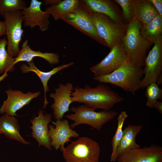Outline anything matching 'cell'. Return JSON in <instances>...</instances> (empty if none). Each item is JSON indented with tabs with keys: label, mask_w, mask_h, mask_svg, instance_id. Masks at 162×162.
Segmentation results:
<instances>
[{
	"label": "cell",
	"mask_w": 162,
	"mask_h": 162,
	"mask_svg": "<svg viewBox=\"0 0 162 162\" xmlns=\"http://www.w3.org/2000/svg\"><path fill=\"white\" fill-rule=\"evenodd\" d=\"M71 94L72 103H83L87 106L96 110H110L123 98L107 85L100 83L96 87L85 85L84 88L76 86Z\"/></svg>",
	"instance_id": "obj_1"
},
{
	"label": "cell",
	"mask_w": 162,
	"mask_h": 162,
	"mask_svg": "<svg viewBox=\"0 0 162 162\" xmlns=\"http://www.w3.org/2000/svg\"><path fill=\"white\" fill-rule=\"evenodd\" d=\"M143 75L142 68L133 64L127 59L112 72L95 76L93 79L100 83L111 84L126 92L134 94L140 89V83Z\"/></svg>",
	"instance_id": "obj_2"
},
{
	"label": "cell",
	"mask_w": 162,
	"mask_h": 162,
	"mask_svg": "<svg viewBox=\"0 0 162 162\" xmlns=\"http://www.w3.org/2000/svg\"><path fill=\"white\" fill-rule=\"evenodd\" d=\"M142 25L134 18L127 24L122 40L127 59L133 64L142 68L146 54L152 44L141 35Z\"/></svg>",
	"instance_id": "obj_3"
},
{
	"label": "cell",
	"mask_w": 162,
	"mask_h": 162,
	"mask_svg": "<svg viewBox=\"0 0 162 162\" xmlns=\"http://www.w3.org/2000/svg\"><path fill=\"white\" fill-rule=\"evenodd\" d=\"M62 152L66 162H98L100 151L97 142L82 136L71 141Z\"/></svg>",
	"instance_id": "obj_4"
},
{
	"label": "cell",
	"mask_w": 162,
	"mask_h": 162,
	"mask_svg": "<svg viewBox=\"0 0 162 162\" xmlns=\"http://www.w3.org/2000/svg\"><path fill=\"white\" fill-rule=\"evenodd\" d=\"M95 110L84 105L73 106L70 110L74 113L68 114L65 117L74 122L70 125L72 129L80 124H85L99 130L104 124L113 119L118 114L115 111L104 110L97 112Z\"/></svg>",
	"instance_id": "obj_5"
},
{
	"label": "cell",
	"mask_w": 162,
	"mask_h": 162,
	"mask_svg": "<svg viewBox=\"0 0 162 162\" xmlns=\"http://www.w3.org/2000/svg\"><path fill=\"white\" fill-rule=\"evenodd\" d=\"M90 14L98 34L111 50L122 40L126 33L127 24L115 23L103 14L90 11Z\"/></svg>",
	"instance_id": "obj_6"
},
{
	"label": "cell",
	"mask_w": 162,
	"mask_h": 162,
	"mask_svg": "<svg viewBox=\"0 0 162 162\" xmlns=\"http://www.w3.org/2000/svg\"><path fill=\"white\" fill-rule=\"evenodd\" d=\"M154 44L145 59L143 69L144 76L141 81L140 89L146 88L153 82L158 85L162 83V37Z\"/></svg>",
	"instance_id": "obj_7"
},
{
	"label": "cell",
	"mask_w": 162,
	"mask_h": 162,
	"mask_svg": "<svg viewBox=\"0 0 162 162\" xmlns=\"http://www.w3.org/2000/svg\"><path fill=\"white\" fill-rule=\"evenodd\" d=\"M60 19L98 42L107 46L97 33L91 17L90 11L80 0L78 7L75 10L64 15Z\"/></svg>",
	"instance_id": "obj_8"
},
{
	"label": "cell",
	"mask_w": 162,
	"mask_h": 162,
	"mask_svg": "<svg viewBox=\"0 0 162 162\" xmlns=\"http://www.w3.org/2000/svg\"><path fill=\"white\" fill-rule=\"evenodd\" d=\"M2 16L5 26V34L7 38V51L10 55L16 57L20 51L19 44L24 32L22 10L8 11Z\"/></svg>",
	"instance_id": "obj_9"
},
{
	"label": "cell",
	"mask_w": 162,
	"mask_h": 162,
	"mask_svg": "<svg viewBox=\"0 0 162 162\" xmlns=\"http://www.w3.org/2000/svg\"><path fill=\"white\" fill-rule=\"evenodd\" d=\"M122 40L115 45L104 59L90 68V71L95 76L110 74L118 68L127 59Z\"/></svg>",
	"instance_id": "obj_10"
},
{
	"label": "cell",
	"mask_w": 162,
	"mask_h": 162,
	"mask_svg": "<svg viewBox=\"0 0 162 162\" xmlns=\"http://www.w3.org/2000/svg\"><path fill=\"white\" fill-rule=\"evenodd\" d=\"M117 162H162V147L153 144L132 149L122 153Z\"/></svg>",
	"instance_id": "obj_11"
},
{
	"label": "cell",
	"mask_w": 162,
	"mask_h": 162,
	"mask_svg": "<svg viewBox=\"0 0 162 162\" xmlns=\"http://www.w3.org/2000/svg\"><path fill=\"white\" fill-rule=\"evenodd\" d=\"M41 2L32 0L29 6L22 10L24 26L33 28L38 26L42 32L48 30L50 14L41 9Z\"/></svg>",
	"instance_id": "obj_12"
},
{
	"label": "cell",
	"mask_w": 162,
	"mask_h": 162,
	"mask_svg": "<svg viewBox=\"0 0 162 162\" xmlns=\"http://www.w3.org/2000/svg\"><path fill=\"white\" fill-rule=\"evenodd\" d=\"M52 122L55 125V128L52 124L48 125V134L51 141V146L56 150L60 148L62 152L65 143L71 142L70 140V138H77L79 135L71 128L67 119H59L56 122Z\"/></svg>",
	"instance_id": "obj_13"
},
{
	"label": "cell",
	"mask_w": 162,
	"mask_h": 162,
	"mask_svg": "<svg viewBox=\"0 0 162 162\" xmlns=\"http://www.w3.org/2000/svg\"><path fill=\"white\" fill-rule=\"evenodd\" d=\"M7 98L4 100L0 108V113L12 116H17L16 112L26 105L40 94V91L35 92H28L24 93L17 90L10 89L6 90Z\"/></svg>",
	"instance_id": "obj_14"
},
{
	"label": "cell",
	"mask_w": 162,
	"mask_h": 162,
	"mask_svg": "<svg viewBox=\"0 0 162 162\" xmlns=\"http://www.w3.org/2000/svg\"><path fill=\"white\" fill-rule=\"evenodd\" d=\"M58 86L55 89V92H52L50 94V97L54 99V103L51 107L54 118L56 120L62 119L64 114L70 110L69 106L72 103L71 94L74 89L71 82H68L65 85L60 83Z\"/></svg>",
	"instance_id": "obj_15"
},
{
	"label": "cell",
	"mask_w": 162,
	"mask_h": 162,
	"mask_svg": "<svg viewBox=\"0 0 162 162\" xmlns=\"http://www.w3.org/2000/svg\"><path fill=\"white\" fill-rule=\"evenodd\" d=\"M80 1L92 12L106 15L116 23L127 24L122 13L114 0H82Z\"/></svg>",
	"instance_id": "obj_16"
},
{
	"label": "cell",
	"mask_w": 162,
	"mask_h": 162,
	"mask_svg": "<svg viewBox=\"0 0 162 162\" xmlns=\"http://www.w3.org/2000/svg\"><path fill=\"white\" fill-rule=\"evenodd\" d=\"M38 117L30 120L32 124L31 127L32 136L38 142L39 146H44L50 150H52L51 140L48 134V124L52 122L51 115L48 113L44 114L43 110H40Z\"/></svg>",
	"instance_id": "obj_17"
},
{
	"label": "cell",
	"mask_w": 162,
	"mask_h": 162,
	"mask_svg": "<svg viewBox=\"0 0 162 162\" xmlns=\"http://www.w3.org/2000/svg\"><path fill=\"white\" fill-rule=\"evenodd\" d=\"M27 64H22L20 66V68L22 73H26L29 72L34 73L39 78L44 87V102L43 107L45 108L46 106L49 104L46 97V93L49 90V88L47 85L48 82L51 77L53 75L62 70L71 66L74 64L73 62L67 64H63L54 68L48 72H43L39 70L34 64L33 60L27 62Z\"/></svg>",
	"instance_id": "obj_18"
},
{
	"label": "cell",
	"mask_w": 162,
	"mask_h": 162,
	"mask_svg": "<svg viewBox=\"0 0 162 162\" xmlns=\"http://www.w3.org/2000/svg\"><path fill=\"white\" fill-rule=\"evenodd\" d=\"M142 127V124H128L123 130V135L118 146L113 162L116 161L118 157L123 153L141 147L136 141V138Z\"/></svg>",
	"instance_id": "obj_19"
},
{
	"label": "cell",
	"mask_w": 162,
	"mask_h": 162,
	"mask_svg": "<svg viewBox=\"0 0 162 162\" xmlns=\"http://www.w3.org/2000/svg\"><path fill=\"white\" fill-rule=\"evenodd\" d=\"M131 3L134 18L142 26L149 23L159 15L149 0H131Z\"/></svg>",
	"instance_id": "obj_20"
},
{
	"label": "cell",
	"mask_w": 162,
	"mask_h": 162,
	"mask_svg": "<svg viewBox=\"0 0 162 162\" xmlns=\"http://www.w3.org/2000/svg\"><path fill=\"white\" fill-rule=\"evenodd\" d=\"M28 42V40L27 39L23 42L22 48L17 56L14 58V65L20 62H30L35 57L43 58L51 65L56 64L59 62V56L58 53L47 52H42L40 50L34 51L31 48Z\"/></svg>",
	"instance_id": "obj_21"
},
{
	"label": "cell",
	"mask_w": 162,
	"mask_h": 162,
	"mask_svg": "<svg viewBox=\"0 0 162 162\" xmlns=\"http://www.w3.org/2000/svg\"><path fill=\"white\" fill-rule=\"evenodd\" d=\"M0 132L10 139L16 140L25 144H28L19 133L20 127L18 120L14 116L4 114L0 117Z\"/></svg>",
	"instance_id": "obj_22"
},
{
	"label": "cell",
	"mask_w": 162,
	"mask_h": 162,
	"mask_svg": "<svg viewBox=\"0 0 162 162\" xmlns=\"http://www.w3.org/2000/svg\"><path fill=\"white\" fill-rule=\"evenodd\" d=\"M80 3L79 0H61L58 4L46 8L45 11L51 15L55 20H58L64 15L75 10Z\"/></svg>",
	"instance_id": "obj_23"
},
{
	"label": "cell",
	"mask_w": 162,
	"mask_h": 162,
	"mask_svg": "<svg viewBox=\"0 0 162 162\" xmlns=\"http://www.w3.org/2000/svg\"><path fill=\"white\" fill-rule=\"evenodd\" d=\"M140 32L146 40L154 44L162 37V17L159 15L149 23L142 26Z\"/></svg>",
	"instance_id": "obj_24"
},
{
	"label": "cell",
	"mask_w": 162,
	"mask_h": 162,
	"mask_svg": "<svg viewBox=\"0 0 162 162\" xmlns=\"http://www.w3.org/2000/svg\"><path fill=\"white\" fill-rule=\"evenodd\" d=\"M7 45L5 38L0 39V74L4 73L5 75L7 72H13L15 68L14 58L8 53L6 48Z\"/></svg>",
	"instance_id": "obj_25"
},
{
	"label": "cell",
	"mask_w": 162,
	"mask_h": 162,
	"mask_svg": "<svg viewBox=\"0 0 162 162\" xmlns=\"http://www.w3.org/2000/svg\"><path fill=\"white\" fill-rule=\"evenodd\" d=\"M128 115L126 111H122L117 118L118 125L116 133L113 137L111 141L112 152L110 160L113 162L117 147L123 135V127L126 119Z\"/></svg>",
	"instance_id": "obj_26"
},
{
	"label": "cell",
	"mask_w": 162,
	"mask_h": 162,
	"mask_svg": "<svg viewBox=\"0 0 162 162\" xmlns=\"http://www.w3.org/2000/svg\"><path fill=\"white\" fill-rule=\"evenodd\" d=\"M145 96L147 98L146 105L152 108L158 99L162 98V90L155 82H153L146 87Z\"/></svg>",
	"instance_id": "obj_27"
},
{
	"label": "cell",
	"mask_w": 162,
	"mask_h": 162,
	"mask_svg": "<svg viewBox=\"0 0 162 162\" xmlns=\"http://www.w3.org/2000/svg\"><path fill=\"white\" fill-rule=\"evenodd\" d=\"M26 7L23 0H0V15L8 11L22 10Z\"/></svg>",
	"instance_id": "obj_28"
},
{
	"label": "cell",
	"mask_w": 162,
	"mask_h": 162,
	"mask_svg": "<svg viewBox=\"0 0 162 162\" xmlns=\"http://www.w3.org/2000/svg\"><path fill=\"white\" fill-rule=\"evenodd\" d=\"M114 1L121 6L123 17L128 24L134 18L131 0H115Z\"/></svg>",
	"instance_id": "obj_29"
},
{
	"label": "cell",
	"mask_w": 162,
	"mask_h": 162,
	"mask_svg": "<svg viewBox=\"0 0 162 162\" xmlns=\"http://www.w3.org/2000/svg\"><path fill=\"white\" fill-rule=\"evenodd\" d=\"M153 4L159 15L162 17V0H149Z\"/></svg>",
	"instance_id": "obj_30"
},
{
	"label": "cell",
	"mask_w": 162,
	"mask_h": 162,
	"mask_svg": "<svg viewBox=\"0 0 162 162\" xmlns=\"http://www.w3.org/2000/svg\"><path fill=\"white\" fill-rule=\"evenodd\" d=\"M61 0H44L43 1L45 6L50 5L56 4L59 3Z\"/></svg>",
	"instance_id": "obj_31"
},
{
	"label": "cell",
	"mask_w": 162,
	"mask_h": 162,
	"mask_svg": "<svg viewBox=\"0 0 162 162\" xmlns=\"http://www.w3.org/2000/svg\"><path fill=\"white\" fill-rule=\"evenodd\" d=\"M157 110L160 113H162V102L157 101L154 104L153 107Z\"/></svg>",
	"instance_id": "obj_32"
},
{
	"label": "cell",
	"mask_w": 162,
	"mask_h": 162,
	"mask_svg": "<svg viewBox=\"0 0 162 162\" xmlns=\"http://www.w3.org/2000/svg\"><path fill=\"white\" fill-rule=\"evenodd\" d=\"M5 26L4 21L0 20V37L5 34Z\"/></svg>",
	"instance_id": "obj_33"
},
{
	"label": "cell",
	"mask_w": 162,
	"mask_h": 162,
	"mask_svg": "<svg viewBox=\"0 0 162 162\" xmlns=\"http://www.w3.org/2000/svg\"><path fill=\"white\" fill-rule=\"evenodd\" d=\"M0 134H1V132H0Z\"/></svg>",
	"instance_id": "obj_34"
}]
</instances>
